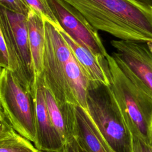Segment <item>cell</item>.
Wrapping results in <instances>:
<instances>
[{
  "label": "cell",
  "mask_w": 152,
  "mask_h": 152,
  "mask_svg": "<svg viewBox=\"0 0 152 152\" xmlns=\"http://www.w3.org/2000/svg\"><path fill=\"white\" fill-rule=\"evenodd\" d=\"M96 30L122 40L152 42V10L129 0H64Z\"/></svg>",
  "instance_id": "obj_2"
},
{
  "label": "cell",
  "mask_w": 152,
  "mask_h": 152,
  "mask_svg": "<svg viewBox=\"0 0 152 152\" xmlns=\"http://www.w3.org/2000/svg\"><path fill=\"white\" fill-rule=\"evenodd\" d=\"M41 152H43V151H41Z\"/></svg>",
  "instance_id": "obj_21"
},
{
  "label": "cell",
  "mask_w": 152,
  "mask_h": 152,
  "mask_svg": "<svg viewBox=\"0 0 152 152\" xmlns=\"http://www.w3.org/2000/svg\"><path fill=\"white\" fill-rule=\"evenodd\" d=\"M79 145V144H78ZM79 148H80V152H87L86 151H85L83 148H82L80 145H79Z\"/></svg>",
  "instance_id": "obj_20"
},
{
  "label": "cell",
  "mask_w": 152,
  "mask_h": 152,
  "mask_svg": "<svg viewBox=\"0 0 152 152\" xmlns=\"http://www.w3.org/2000/svg\"><path fill=\"white\" fill-rule=\"evenodd\" d=\"M116 52L111 55L138 86L152 97V42L112 40Z\"/></svg>",
  "instance_id": "obj_7"
},
{
  "label": "cell",
  "mask_w": 152,
  "mask_h": 152,
  "mask_svg": "<svg viewBox=\"0 0 152 152\" xmlns=\"http://www.w3.org/2000/svg\"><path fill=\"white\" fill-rule=\"evenodd\" d=\"M106 58L110 88L132 137L152 147V97L126 75L111 55Z\"/></svg>",
  "instance_id": "obj_3"
},
{
  "label": "cell",
  "mask_w": 152,
  "mask_h": 152,
  "mask_svg": "<svg viewBox=\"0 0 152 152\" xmlns=\"http://www.w3.org/2000/svg\"><path fill=\"white\" fill-rule=\"evenodd\" d=\"M56 29L68 44L88 80L109 86V69L106 58L95 56L87 49L76 42L61 27Z\"/></svg>",
  "instance_id": "obj_10"
},
{
  "label": "cell",
  "mask_w": 152,
  "mask_h": 152,
  "mask_svg": "<svg viewBox=\"0 0 152 152\" xmlns=\"http://www.w3.org/2000/svg\"><path fill=\"white\" fill-rule=\"evenodd\" d=\"M144 8L152 10V0H129Z\"/></svg>",
  "instance_id": "obj_19"
},
{
  "label": "cell",
  "mask_w": 152,
  "mask_h": 152,
  "mask_svg": "<svg viewBox=\"0 0 152 152\" xmlns=\"http://www.w3.org/2000/svg\"><path fill=\"white\" fill-rule=\"evenodd\" d=\"M133 152H152V147L133 137Z\"/></svg>",
  "instance_id": "obj_17"
},
{
  "label": "cell",
  "mask_w": 152,
  "mask_h": 152,
  "mask_svg": "<svg viewBox=\"0 0 152 152\" xmlns=\"http://www.w3.org/2000/svg\"><path fill=\"white\" fill-rule=\"evenodd\" d=\"M0 101V110L13 128L34 143L36 131L32 93L19 83L11 71L5 68H1Z\"/></svg>",
  "instance_id": "obj_6"
},
{
  "label": "cell",
  "mask_w": 152,
  "mask_h": 152,
  "mask_svg": "<svg viewBox=\"0 0 152 152\" xmlns=\"http://www.w3.org/2000/svg\"><path fill=\"white\" fill-rule=\"evenodd\" d=\"M30 49L35 79L41 76L45 44V21L43 18L31 10L27 16Z\"/></svg>",
  "instance_id": "obj_12"
},
{
  "label": "cell",
  "mask_w": 152,
  "mask_h": 152,
  "mask_svg": "<svg viewBox=\"0 0 152 152\" xmlns=\"http://www.w3.org/2000/svg\"><path fill=\"white\" fill-rule=\"evenodd\" d=\"M31 10L40 15L44 20L51 23L56 28L61 26L51 11L47 0H24Z\"/></svg>",
  "instance_id": "obj_14"
},
{
  "label": "cell",
  "mask_w": 152,
  "mask_h": 152,
  "mask_svg": "<svg viewBox=\"0 0 152 152\" xmlns=\"http://www.w3.org/2000/svg\"><path fill=\"white\" fill-rule=\"evenodd\" d=\"M44 21L45 44L40 76L43 84L61 107L78 106L86 110L90 81L58 30Z\"/></svg>",
  "instance_id": "obj_1"
},
{
  "label": "cell",
  "mask_w": 152,
  "mask_h": 152,
  "mask_svg": "<svg viewBox=\"0 0 152 152\" xmlns=\"http://www.w3.org/2000/svg\"><path fill=\"white\" fill-rule=\"evenodd\" d=\"M0 65L1 68L9 70V56L7 46L3 35L0 33Z\"/></svg>",
  "instance_id": "obj_16"
},
{
  "label": "cell",
  "mask_w": 152,
  "mask_h": 152,
  "mask_svg": "<svg viewBox=\"0 0 152 152\" xmlns=\"http://www.w3.org/2000/svg\"><path fill=\"white\" fill-rule=\"evenodd\" d=\"M13 128L0 110V152H41Z\"/></svg>",
  "instance_id": "obj_13"
},
{
  "label": "cell",
  "mask_w": 152,
  "mask_h": 152,
  "mask_svg": "<svg viewBox=\"0 0 152 152\" xmlns=\"http://www.w3.org/2000/svg\"><path fill=\"white\" fill-rule=\"evenodd\" d=\"M32 96L36 131L35 147L43 152H63L65 142L50 119L46 103L45 86L40 77L36 80Z\"/></svg>",
  "instance_id": "obj_9"
},
{
  "label": "cell",
  "mask_w": 152,
  "mask_h": 152,
  "mask_svg": "<svg viewBox=\"0 0 152 152\" xmlns=\"http://www.w3.org/2000/svg\"><path fill=\"white\" fill-rule=\"evenodd\" d=\"M74 113V137L82 148L87 152H114L84 109L75 106Z\"/></svg>",
  "instance_id": "obj_11"
},
{
  "label": "cell",
  "mask_w": 152,
  "mask_h": 152,
  "mask_svg": "<svg viewBox=\"0 0 152 152\" xmlns=\"http://www.w3.org/2000/svg\"><path fill=\"white\" fill-rule=\"evenodd\" d=\"M1 7L15 13L28 16L30 8L24 0H0Z\"/></svg>",
  "instance_id": "obj_15"
},
{
  "label": "cell",
  "mask_w": 152,
  "mask_h": 152,
  "mask_svg": "<svg viewBox=\"0 0 152 152\" xmlns=\"http://www.w3.org/2000/svg\"><path fill=\"white\" fill-rule=\"evenodd\" d=\"M62 28L76 42L96 56L108 54L96 30L72 5L64 0H47Z\"/></svg>",
  "instance_id": "obj_8"
},
{
  "label": "cell",
  "mask_w": 152,
  "mask_h": 152,
  "mask_svg": "<svg viewBox=\"0 0 152 152\" xmlns=\"http://www.w3.org/2000/svg\"><path fill=\"white\" fill-rule=\"evenodd\" d=\"M63 152H80L79 145L75 137L65 144Z\"/></svg>",
  "instance_id": "obj_18"
},
{
  "label": "cell",
  "mask_w": 152,
  "mask_h": 152,
  "mask_svg": "<svg viewBox=\"0 0 152 152\" xmlns=\"http://www.w3.org/2000/svg\"><path fill=\"white\" fill-rule=\"evenodd\" d=\"M0 33L8 48L9 70L19 83L32 93L36 79L29 46L27 17L1 7Z\"/></svg>",
  "instance_id": "obj_5"
},
{
  "label": "cell",
  "mask_w": 152,
  "mask_h": 152,
  "mask_svg": "<svg viewBox=\"0 0 152 152\" xmlns=\"http://www.w3.org/2000/svg\"><path fill=\"white\" fill-rule=\"evenodd\" d=\"M88 115L114 152H133V137L109 86L90 81Z\"/></svg>",
  "instance_id": "obj_4"
}]
</instances>
